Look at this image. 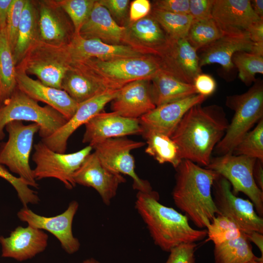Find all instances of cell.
I'll return each mask as SVG.
<instances>
[{
    "mask_svg": "<svg viewBox=\"0 0 263 263\" xmlns=\"http://www.w3.org/2000/svg\"><path fill=\"white\" fill-rule=\"evenodd\" d=\"M232 154L244 155L263 162V118L237 145Z\"/></svg>",
    "mask_w": 263,
    "mask_h": 263,
    "instance_id": "cell-37",
    "label": "cell"
},
{
    "mask_svg": "<svg viewBox=\"0 0 263 263\" xmlns=\"http://www.w3.org/2000/svg\"><path fill=\"white\" fill-rule=\"evenodd\" d=\"M225 34V33L212 18L203 20H192L186 38L197 51Z\"/></svg>",
    "mask_w": 263,
    "mask_h": 263,
    "instance_id": "cell-35",
    "label": "cell"
},
{
    "mask_svg": "<svg viewBox=\"0 0 263 263\" xmlns=\"http://www.w3.org/2000/svg\"><path fill=\"white\" fill-rule=\"evenodd\" d=\"M215 0H189V15L193 20L212 19V12Z\"/></svg>",
    "mask_w": 263,
    "mask_h": 263,
    "instance_id": "cell-43",
    "label": "cell"
},
{
    "mask_svg": "<svg viewBox=\"0 0 263 263\" xmlns=\"http://www.w3.org/2000/svg\"><path fill=\"white\" fill-rule=\"evenodd\" d=\"M256 159L244 155L226 154L211 158L205 167L225 178L230 184L232 193L246 195L253 203L257 214L263 216V191L256 185L253 176Z\"/></svg>",
    "mask_w": 263,
    "mask_h": 263,
    "instance_id": "cell-9",
    "label": "cell"
},
{
    "mask_svg": "<svg viewBox=\"0 0 263 263\" xmlns=\"http://www.w3.org/2000/svg\"><path fill=\"white\" fill-rule=\"evenodd\" d=\"M39 41L50 45H68L75 31L70 18L56 0H36Z\"/></svg>",
    "mask_w": 263,
    "mask_h": 263,
    "instance_id": "cell-14",
    "label": "cell"
},
{
    "mask_svg": "<svg viewBox=\"0 0 263 263\" xmlns=\"http://www.w3.org/2000/svg\"><path fill=\"white\" fill-rule=\"evenodd\" d=\"M73 61L67 46L38 41L16 67L36 75L45 85L61 89V83Z\"/></svg>",
    "mask_w": 263,
    "mask_h": 263,
    "instance_id": "cell-7",
    "label": "cell"
},
{
    "mask_svg": "<svg viewBox=\"0 0 263 263\" xmlns=\"http://www.w3.org/2000/svg\"><path fill=\"white\" fill-rule=\"evenodd\" d=\"M251 5L255 13L260 18L263 19V0H250Z\"/></svg>",
    "mask_w": 263,
    "mask_h": 263,
    "instance_id": "cell-52",
    "label": "cell"
},
{
    "mask_svg": "<svg viewBox=\"0 0 263 263\" xmlns=\"http://www.w3.org/2000/svg\"><path fill=\"white\" fill-rule=\"evenodd\" d=\"M154 9L180 14H189V0H158L153 2Z\"/></svg>",
    "mask_w": 263,
    "mask_h": 263,
    "instance_id": "cell-45",
    "label": "cell"
},
{
    "mask_svg": "<svg viewBox=\"0 0 263 263\" xmlns=\"http://www.w3.org/2000/svg\"><path fill=\"white\" fill-rule=\"evenodd\" d=\"M199 66L217 63L229 72L234 66L232 57L238 51L253 52L263 56V45L252 42L247 33L225 34L208 46L200 50Z\"/></svg>",
    "mask_w": 263,
    "mask_h": 263,
    "instance_id": "cell-18",
    "label": "cell"
},
{
    "mask_svg": "<svg viewBox=\"0 0 263 263\" xmlns=\"http://www.w3.org/2000/svg\"><path fill=\"white\" fill-rule=\"evenodd\" d=\"M67 14L73 25L75 35H78L81 28L88 19L96 0H56Z\"/></svg>",
    "mask_w": 263,
    "mask_h": 263,
    "instance_id": "cell-38",
    "label": "cell"
},
{
    "mask_svg": "<svg viewBox=\"0 0 263 263\" xmlns=\"http://www.w3.org/2000/svg\"><path fill=\"white\" fill-rule=\"evenodd\" d=\"M151 10L149 0H134L131 2L129 9L130 23L141 19L150 14Z\"/></svg>",
    "mask_w": 263,
    "mask_h": 263,
    "instance_id": "cell-47",
    "label": "cell"
},
{
    "mask_svg": "<svg viewBox=\"0 0 263 263\" xmlns=\"http://www.w3.org/2000/svg\"><path fill=\"white\" fill-rule=\"evenodd\" d=\"M38 41V10L36 0H26L19 27L16 46L13 52L16 66Z\"/></svg>",
    "mask_w": 263,
    "mask_h": 263,
    "instance_id": "cell-30",
    "label": "cell"
},
{
    "mask_svg": "<svg viewBox=\"0 0 263 263\" xmlns=\"http://www.w3.org/2000/svg\"><path fill=\"white\" fill-rule=\"evenodd\" d=\"M61 89L78 104L110 90L79 62H72L62 79Z\"/></svg>",
    "mask_w": 263,
    "mask_h": 263,
    "instance_id": "cell-28",
    "label": "cell"
},
{
    "mask_svg": "<svg viewBox=\"0 0 263 263\" xmlns=\"http://www.w3.org/2000/svg\"><path fill=\"white\" fill-rule=\"evenodd\" d=\"M150 90L156 107L197 94L193 84L184 82L163 70L150 79Z\"/></svg>",
    "mask_w": 263,
    "mask_h": 263,
    "instance_id": "cell-29",
    "label": "cell"
},
{
    "mask_svg": "<svg viewBox=\"0 0 263 263\" xmlns=\"http://www.w3.org/2000/svg\"><path fill=\"white\" fill-rule=\"evenodd\" d=\"M125 27L126 45L146 55L159 56L171 40L151 15Z\"/></svg>",
    "mask_w": 263,
    "mask_h": 263,
    "instance_id": "cell-24",
    "label": "cell"
},
{
    "mask_svg": "<svg viewBox=\"0 0 263 263\" xmlns=\"http://www.w3.org/2000/svg\"><path fill=\"white\" fill-rule=\"evenodd\" d=\"M17 87L28 96L45 103L69 120L75 113L79 104L64 90L42 83L30 77L21 68L16 67Z\"/></svg>",
    "mask_w": 263,
    "mask_h": 263,
    "instance_id": "cell-19",
    "label": "cell"
},
{
    "mask_svg": "<svg viewBox=\"0 0 263 263\" xmlns=\"http://www.w3.org/2000/svg\"><path fill=\"white\" fill-rule=\"evenodd\" d=\"M34 148L32 160L36 164L33 169L35 179H57L68 189L75 187L74 174L93 149L88 145L76 152L61 153L52 150L41 141Z\"/></svg>",
    "mask_w": 263,
    "mask_h": 263,
    "instance_id": "cell-10",
    "label": "cell"
},
{
    "mask_svg": "<svg viewBox=\"0 0 263 263\" xmlns=\"http://www.w3.org/2000/svg\"><path fill=\"white\" fill-rule=\"evenodd\" d=\"M142 129L141 135L147 144L146 153L159 164L169 163L176 169L182 160L176 143L170 137L143 127Z\"/></svg>",
    "mask_w": 263,
    "mask_h": 263,
    "instance_id": "cell-31",
    "label": "cell"
},
{
    "mask_svg": "<svg viewBox=\"0 0 263 263\" xmlns=\"http://www.w3.org/2000/svg\"><path fill=\"white\" fill-rule=\"evenodd\" d=\"M247 33L252 42L263 45V19L253 23L249 28Z\"/></svg>",
    "mask_w": 263,
    "mask_h": 263,
    "instance_id": "cell-48",
    "label": "cell"
},
{
    "mask_svg": "<svg viewBox=\"0 0 263 263\" xmlns=\"http://www.w3.org/2000/svg\"><path fill=\"white\" fill-rule=\"evenodd\" d=\"M213 19L227 34L247 33L249 28L261 19L248 0H215Z\"/></svg>",
    "mask_w": 263,
    "mask_h": 263,
    "instance_id": "cell-25",
    "label": "cell"
},
{
    "mask_svg": "<svg viewBox=\"0 0 263 263\" xmlns=\"http://www.w3.org/2000/svg\"><path fill=\"white\" fill-rule=\"evenodd\" d=\"M150 14L171 39L187 38L193 20L189 14L173 13L154 8Z\"/></svg>",
    "mask_w": 263,
    "mask_h": 263,
    "instance_id": "cell-34",
    "label": "cell"
},
{
    "mask_svg": "<svg viewBox=\"0 0 263 263\" xmlns=\"http://www.w3.org/2000/svg\"><path fill=\"white\" fill-rule=\"evenodd\" d=\"M5 128L8 138L0 150V164L7 166L29 186L38 188L29 159L34 137L39 130V125L34 123L25 125L22 121H13Z\"/></svg>",
    "mask_w": 263,
    "mask_h": 263,
    "instance_id": "cell-8",
    "label": "cell"
},
{
    "mask_svg": "<svg viewBox=\"0 0 263 263\" xmlns=\"http://www.w3.org/2000/svg\"><path fill=\"white\" fill-rule=\"evenodd\" d=\"M82 142L92 147L107 139L141 135L143 129L139 119L124 117L112 112H100L85 124Z\"/></svg>",
    "mask_w": 263,
    "mask_h": 263,
    "instance_id": "cell-17",
    "label": "cell"
},
{
    "mask_svg": "<svg viewBox=\"0 0 263 263\" xmlns=\"http://www.w3.org/2000/svg\"><path fill=\"white\" fill-rule=\"evenodd\" d=\"M79 205L77 202H71L63 213L53 217L38 215L23 207L17 213L19 219L28 225L41 230H45L54 235L59 241L62 248L68 254L77 252L80 246L79 240L74 237L72 231L73 221Z\"/></svg>",
    "mask_w": 263,
    "mask_h": 263,
    "instance_id": "cell-13",
    "label": "cell"
},
{
    "mask_svg": "<svg viewBox=\"0 0 263 263\" xmlns=\"http://www.w3.org/2000/svg\"><path fill=\"white\" fill-rule=\"evenodd\" d=\"M112 112L132 119H139L154 109L150 90V80L140 79L122 87L111 101Z\"/></svg>",
    "mask_w": 263,
    "mask_h": 263,
    "instance_id": "cell-23",
    "label": "cell"
},
{
    "mask_svg": "<svg viewBox=\"0 0 263 263\" xmlns=\"http://www.w3.org/2000/svg\"><path fill=\"white\" fill-rule=\"evenodd\" d=\"M225 105L234 111L225 133L214 148L218 156L232 154L252 127L263 118V83L256 79L246 92L227 96Z\"/></svg>",
    "mask_w": 263,
    "mask_h": 263,
    "instance_id": "cell-4",
    "label": "cell"
},
{
    "mask_svg": "<svg viewBox=\"0 0 263 263\" xmlns=\"http://www.w3.org/2000/svg\"><path fill=\"white\" fill-rule=\"evenodd\" d=\"M48 241V235L43 230L29 225L19 226L8 237L0 236L1 257L19 262L27 260L44 251Z\"/></svg>",
    "mask_w": 263,
    "mask_h": 263,
    "instance_id": "cell-22",
    "label": "cell"
},
{
    "mask_svg": "<svg viewBox=\"0 0 263 263\" xmlns=\"http://www.w3.org/2000/svg\"><path fill=\"white\" fill-rule=\"evenodd\" d=\"M79 62L108 89L118 90L140 79H150L163 70L161 58L147 55L140 57L102 60L91 58Z\"/></svg>",
    "mask_w": 263,
    "mask_h": 263,
    "instance_id": "cell-5",
    "label": "cell"
},
{
    "mask_svg": "<svg viewBox=\"0 0 263 263\" xmlns=\"http://www.w3.org/2000/svg\"><path fill=\"white\" fill-rule=\"evenodd\" d=\"M67 47L73 62L91 58L107 60L147 55L128 45H111L98 39H85L79 35H74Z\"/></svg>",
    "mask_w": 263,
    "mask_h": 263,
    "instance_id": "cell-26",
    "label": "cell"
},
{
    "mask_svg": "<svg viewBox=\"0 0 263 263\" xmlns=\"http://www.w3.org/2000/svg\"><path fill=\"white\" fill-rule=\"evenodd\" d=\"M215 263H245L258 259L252 251L250 242L242 232L236 239L214 245Z\"/></svg>",
    "mask_w": 263,
    "mask_h": 263,
    "instance_id": "cell-32",
    "label": "cell"
},
{
    "mask_svg": "<svg viewBox=\"0 0 263 263\" xmlns=\"http://www.w3.org/2000/svg\"><path fill=\"white\" fill-rule=\"evenodd\" d=\"M98 1L107 9L113 18L119 20L125 18L130 2L129 0H98Z\"/></svg>",
    "mask_w": 263,
    "mask_h": 263,
    "instance_id": "cell-46",
    "label": "cell"
},
{
    "mask_svg": "<svg viewBox=\"0 0 263 263\" xmlns=\"http://www.w3.org/2000/svg\"><path fill=\"white\" fill-rule=\"evenodd\" d=\"M26 1V0H13L9 9L5 30L12 53L16 46L19 27Z\"/></svg>",
    "mask_w": 263,
    "mask_h": 263,
    "instance_id": "cell-41",
    "label": "cell"
},
{
    "mask_svg": "<svg viewBox=\"0 0 263 263\" xmlns=\"http://www.w3.org/2000/svg\"><path fill=\"white\" fill-rule=\"evenodd\" d=\"M159 57L163 71L186 83L193 84L194 78L202 73L197 51L186 38L171 39Z\"/></svg>",
    "mask_w": 263,
    "mask_h": 263,
    "instance_id": "cell-20",
    "label": "cell"
},
{
    "mask_svg": "<svg viewBox=\"0 0 263 263\" xmlns=\"http://www.w3.org/2000/svg\"><path fill=\"white\" fill-rule=\"evenodd\" d=\"M81 263H101L94 258H91L84 260Z\"/></svg>",
    "mask_w": 263,
    "mask_h": 263,
    "instance_id": "cell-53",
    "label": "cell"
},
{
    "mask_svg": "<svg viewBox=\"0 0 263 263\" xmlns=\"http://www.w3.org/2000/svg\"><path fill=\"white\" fill-rule=\"evenodd\" d=\"M206 98L196 94L156 107L139 119L140 124L144 128L171 137L188 111Z\"/></svg>",
    "mask_w": 263,
    "mask_h": 263,
    "instance_id": "cell-21",
    "label": "cell"
},
{
    "mask_svg": "<svg viewBox=\"0 0 263 263\" xmlns=\"http://www.w3.org/2000/svg\"><path fill=\"white\" fill-rule=\"evenodd\" d=\"M175 169L172 192L174 204L197 227L207 228L216 215H220L212 192L218 174L185 159Z\"/></svg>",
    "mask_w": 263,
    "mask_h": 263,
    "instance_id": "cell-2",
    "label": "cell"
},
{
    "mask_svg": "<svg viewBox=\"0 0 263 263\" xmlns=\"http://www.w3.org/2000/svg\"><path fill=\"white\" fill-rule=\"evenodd\" d=\"M245 263H263V258H259L257 260L249 261V262H246Z\"/></svg>",
    "mask_w": 263,
    "mask_h": 263,
    "instance_id": "cell-54",
    "label": "cell"
},
{
    "mask_svg": "<svg viewBox=\"0 0 263 263\" xmlns=\"http://www.w3.org/2000/svg\"><path fill=\"white\" fill-rule=\"evenodd\" d=\"M232 62L239 71L240 79L250 85L256 79L257 74H263V56L246 51H238L232 57Z\"/></svg>",
    "mask_w": 263,
    "mask_h": 263,
    "instance_id": "cell-36",
    "label": "cell"
},
{
    "mask_svg": "<svg viewBox=\"0 0 263 263\" xmlns=\"http://www.w3.org/2000/svg\"><path fill=\"white\" fill-rule=\"evenodd\" d=\"M231 189L230 183L218 174L212 185V192L220 215L230 220L245 234L251 231L263 234V219L257 214L253 203L237 197Z\"/></svg>",
    "mask_w": 263,
    "mask_h": 263,
    "instance_id": "cell-12",
    "label": "cell"
},
{
    "mask_svg": "<svg viewBox=\"0 0 263 263\" xmlns=\"http://www.w3.org/2000/svg\"><path fill=\"white\" fill-rule=\"evenodd\" d=\"M228 125L222 107L198 104L185 113L170 138L178 146L182 160L205 168Z\"/></svg>",
    "mask_w": 263,
    "mask_h": 263,
    "instance_id": "cell-1",
    "label": "cell"
},
{
    "mask_svg": "<svg viewBox=\"0 0 263 263\" xmlns=\"http://www.w3.org/2000/svg\"><path fill=\"white\" fill-rule=\"evenodd\" d=\"M0 177L8 182L14 188L23 207H27L29 204H37L39 202V198L37 192L31 189L25 181L11 174L0 164Z\"/></svg>",
    "mask_w": 263,
    "mask_h": 263,
    "instance_id": "cell-40",
    "label": "cell"
},
{
    "mask_svg": "<svg viewBox=\"0 0 263 263\" xmlns=\"http://www.w3.org/2000/svg\"><path fill=\"white\" fill-rule=\"evenodd\" d=\"M119 90H108L79 104L73 116L54 134L42 139L41 141L52 150L64 153L70 136L79 127L101 112L105 106L115 97Z\"/></svg>",
    "mask_w": 263,
    "mask_h": 263,
    "instance_id": "cell-15",
    "label": "cell"
},
{
    "mask_svg": "<svg viewBox=\"0 0 263 263\" xmlns=\"http://www.w3.org/2000/svg\"><path fill=\"white\" fill-rule=\"evenodd\" d=\"M253 176L257 187L263 191V162L256 159L253 169Z\"/></svg>",
    "mask_w": 263,
    "mask_h": 263,
    "instance_id": "cell-49",
    "label": "cell"
},
{
    "mask_svg": "<svg viewBox=\"0 0 263 263\" xmlns=\"http://www.w3.org/2000/svg\"><path fill=\"white\" fill-rule=\"evenodd\" d=\"M74 179L76 184L94 188L107 206L116 195L119 185L126 182L122 174L104 167L94 152L86 157L75 173Z\"/></svg>",
    "mask_w": 263,
    "mask_h": 263,
    "instance_id": "cell-16",
    "label": "cell"
},
{
    "mask_svg": "<svg viewBox=\"0 0 263 263\" xmlns=\"http://www.w3.org/2000/svg\"><path fill=\"white\" fill-rule=\"evenodd\" d=\"M3 103V99L2 98L1 94L0 93V107L1 106V103Z\"/></svg>",
    "mask_w": 263,
    "mask_h": 263,
    "instance_id": "cell-55",
    "label": "cell"
},
{
    "mask_svg": "<svg viewBox=\"0 0 263 263\" xmlns=\"http://www.w3.org/2000/svg\"><path fill=\"white\" fill-rule=\"evenodd\" d=\"M17 87L16 66L6 30L0 31V93L3 102Z\"/></svg>",
    "mask_w": 263,
    "mask_h": 263,
    "instance_id": "cell-33",
    "label": "cell"
},
{
    "mask_svg": "<svg viewBox=\"0 0 263 263\" xmlns=\"http://www.w3.org/2000/svg\"><path fill=\"white\" fill-rule=\"evenodd\" d=\"M145 143L136 141L127 137L112 138L92 147L102 165L109 170L129 176L133 180L132 187L138 191L149 193L153 191L150 183L141 179L135 171V161L131 151L142 147Z\"/></svg>",
    "mask_w": 263,
    "mask_h": 263,
    "instance_id": "cell-11",
    "label": "cell"
},
{
    "mask_svg": "<svg viewBox=\"0 0 263 263\" xmlns=\"http://www.w3.org/2000/svg\"><path fill=\"white\" fill-rule=\"evenodd\" d=\"M207 230L209 239L214 245L238 238L242 233L235 223L221 215L213 219Z\"/></svg>",
    "mask_w": 263,
    "mask_h": 263,
    "instance_id": "cell-39",
    "label": "cell"
},
{
    "mask_svg": "<svg viewBox=\"0 0 263 263\" xmlns=\"http://www.w3.org/2000/svg\"><path fill=\"white\" fill-rule=\"evenodd\" d=\"M126 33V27L119 25L107 9L96 0L78 35L85 39H98L111 45H125Z\"/></svg>",
    "mask_w": 263,
    "mask_h": 263,
    "instance_id": "cell-27",
    "label": "cell"
},
{
    "mask_svg": "<svg viewBox=\"0 0 263 263\" xmlns=\"http://www.w3.org/2000/svg\"><path fill=\"white\" fill-rule=\"evenodd\" d=\"M245 234L249 241L253 242L258 246L262 254L261 258H263V234L256 231H251Z\"/></svg>",
    "mask_w": 263,
    "mask_h": 263,
    "instance_id": "cell-51",
    "label": "cell"
},
{
    "mask_svg": "<svg viewBox=\"0 0 263 263\" xmlns=\"http://www.w3.org/2000/svg\"><path fill=\"white\" fill-rule=\"evenodd\" d=\"M135 207L146 225L154 244L169 252L182 244L200 241L207 236V229H195L186 216L159 202V194L152 191H138Z\"/></svg>",
    "mask_w": 263,
    "mask_h": 263,
    "instance_id": "cell-3",
    "label": "cell"
},
{
    "mask_svg": "<svg viewBox=\"0 0 263 263\" xmlns=\"http://www.w3.org/2000/svg\"><path fill=\"white\" fill-rule=\"evenodd\" d=\"M195 243L181 244L169 252L165 263H195V252L197 247Z\"/></svg>",
    "mask_w": 263,
    "mask_h": 263,
    "instance_id": "cell-42",
    "label": "cell"
},
{
    "mask_svg": "<svg viewBox=\"0 0 263 263\" xmlns=\"http://www.w3.org/2000/svg\"><path fill=\"white\" fill-rule=\"evenodd\" d=\"M13 121H31L38 124L39 135L44 139L54 134L67 120L51 107L40 106L16 87L0 107V140L4 136L6 125Z\"/></svg>",
    "mask_w": 263,
    "mask_h": 263,
    "instance_id": "cell-6",
    "label": "cell"
},
{
    "mask_svg": "<svg viewBox=\"0 0 263 263\" xmlns=\"http://www.w3.org/2000/svg\"><path fill=\"white\" fill-rule=\"evenodd\" d=\"M13 0H0V31L6 29L9 9Z\"/></svg>",
    "mask_w": 263,
    "mask_h": 263,
    "instance_id": "cell-50",
    "label": "cell"
},
{
    "mask_svg": "<svg viewBox=\"0 0 263 263\" xmlns=\"http://www.w3.org/2000/svg\"><path fill=\"white\" fill-rule=\"evenodd\" d=\"M193 85L197 94L207 98L215 92L217 87L216 81L211 75L202 73L194 78Z\"/></svg>",
    "mask_w": 263,
    "mask_h": 263,
    "instance_id": "cell-44",
    "label": "cell"
}]
</instances>
